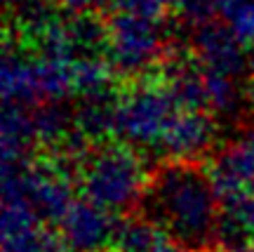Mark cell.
<instances>
[{
    "label": "cell",
    "instance_id": "13",
    "mask_svg": "<svg viewBox=\"0 0 254 252\" xmlns=\"http://www.w3.org/2000/svg\"><path fill=\"white\" fill-rule=\"evenodd\" d=\"M118 7L146 17L165 19L174 9V0H118Z\"/></svg>",
    "mask_w": 254,
    "mask_h": 252
},
{
    "label": "cell",
    "instance_id": "12",
    "mask_svg": "<svg viewBox=\"0 0 254 252\" xmlns=\"http://www.w3.org/2000/svg\"><path fill=\"white\" fill-rule=\"evenodd\" d=\"M224 21L250 47L254 64V0H233V5L228 7Z\"/></svg>",
    "mask_w": 254,
    "mask_h": 252
},
{
    "label": "cell",
    "instance_id": "2",
    "mask_svg": "<svg viewBox=\"0 0 254 252\" xmlns=\"http://www.w3.org/2000/svg\"><path fill=\"white\" fill-rule=\"evenodd\" d=\"M148 181L151 172L146 170L139 149L120 139L94 144L75 174L80 196L113 212L139 207Z\"/></svg>",
    "mask_w": 254,
    "mask_h": 252
},
{
    "label": "cell",
    "instance_id": "14",
    "mask_svg": "<svg viewBox=\"0 0 254 252\" xmlns=\"http://www.w3.org/2000/svg\"><path fill=\"white\" fill-rule=\"evenodd\" d=\"M59 7L75 14H104L111 7H118V0H57Z\"/></svg>",
    "mask_w": 254,
    "mask_h": 252
},
{
    "label": "cell",
    "instance_id": "18",
    "mask_svg": "<svg viewBox=\"0 0 254 252\" xmlns=\"http://www.w3.org/2000/svg\"><path fill=\"white\" fill-rule=\"evenodd\" d=\"M250 104H252V108H254V81H252V85H250Z\"/></svg>",
    "mask_w": 254,
    "mask_h": 252
},
{
    "label": "cell",
    "instance_id": "7",
    "mask_svg": "<svg viewBox=\"0 0 254 252\" xmlns=\"http://www.w3.org/2000/svg\"><path fill=\"white\" fill-rule=\"evenodd\" d=\"M217 139V116L202 108H177L155 151L163 161H202Z\"/></svg>",
    "mask_w": 254,
    "mask_h": 252
},
{
    "label": "cell",
    "instance_id": "6",
    "mask_svg": "<svg viewBox=\"0 0 254 252\" xmlns=\"http://www.w3.org/2000/svg\"><path fill=\"white\" fill-rule=\"evenodd\" d=\"M189 54L202 66L233 76V78H240L250 66V59H252L250 47L221 19L193 26Z\"/></svg>",
    "mask_w": 254,
    "mask_h": 252
},
{
    "label": "cell",
    "instance_id": "17",
    "mask_svg": "<svg viewBox=\"0 0 254 252\" xmlns=\"http://www.w3.org/2000/svg\"><path fill=\"white\" fill-rule=\"evenodd\" d=\"M238 252H254V241H252V243H247L245 248H240Z\"/></svg>",
    "mask_w": 254,
    "mask_h": 252
},
{
    "label": "cell",
    "instance_id": "5",
    "mask_svg": "<svg viewBox=\"0 0 254 252\" xmlns=\"http://www.w3.org/2000/svg\"><path fill=\"white\" fill-rule=\"evenodd\" d=\"M120 217L85 196L75 198L59 219V234L68 252H109L118 231Z\"/></svg>",
    "mask_w": 254,
    "mask_h": 252
},
{
    "label": "cell",
    "instance_id": "15",
    "mask_svg": "<svg viewBox=\"0 0 254 252\" xmlns=\"http://www.w3.org/2000/svg\"><path fill=\"white\" fill-rule=\"evenodd\" d=\"M238 142L243 144V149H245V151H247V156H250V161L254 163V125H250V127H247V130H245V135L240 137Z\"/></svg>",
    "mask_w": 254,
    "mask_h": 252
},
{
    "label": "cell",
    "instance_id": "8",
    "mask_svg": "<svg viewBox=\"0 0 254 252\" xmlns=\"http://www.w3.org/2000/svg\"><path fill=\"white\" fill-rule=\"evenodd\" d=\"M36 144V125H33V108L5 104L2 127H0V156L2 165H17L33 158Z\"/></svg>",
    "mask_w": 254,
    "mask_h": 252
},
{
    "label": "cell",
    "instance_id": "10",
    "mask_svg": "<svg viewBox=\"0 0 254 252\" xmlns=\"http://www.w3.org/2000/svg\"><path fill=\"white\" fill-rule=\"evenodd\" d=\"M2 252H68L59 229L47 222H36L17 231H0Z\"/></svg>",
    "mask_w": 254,
    "mask_h": 252
},
{
    "label": "cell",
    "instance_id": "4",
    "mask_svg": "<svg viewBox=\"0 0 254 252\" xmlns=\"http://www.w3.org/2000/svg\"><path fill=\"white\" fill-rule=\"evenodd\" d=\"M163 19L116 9L106 17V57L118 78L134 81L153 73L170 59V43L163 31Z\"/></svg>",
    "mask_w": 254,
    "mask_h": 252
},
{
    "label": "cell",
    "instance_id": "16",
    "mask_svg": "<svg viewBox=\"0 0 254 252\" xmlns=\"http://www.w3.org/2000/svg\"><path fill=\"white\" fill-rule=\"evenodd\" d=\"M2 2H5V7L7 9H14V12H17V9L26 7L28 2H33V0H2Z\"/></svg>",
    "mask_w": 254,
    "mask_h": 252
},
{
    "label": "cell",
    "instance_id": "11",
    "mask_svg": "<svg viewBox=\"0 0 254 252\" xmlns=\"http://www.w3.org/2000/svg\"><path fill=\"white\" fill-rule=\"evenodd\" d=\"M231 5L233 0H174L172 14H177L184 24L198 26L214 19H224Z\"/></svg>",
    "mask_w": 254,
    "mask_h": 252
},
{
    "label": "cell",
    "instance_id": "3",
    "mask_svg": "<svg viewBox=\"0 0 254 252\" xmlns=\"http://www.w3.org/2000/svg\"><path fill=\"white\" fill-rule=\"evenodd\" d=\"M177 108L179 104L160 69L134 81H125L113 106V139L127 142L139 151L158 149Z\"/></svg>",
    "mask_w": 254,
    "mask_h": 252
},
{
    "label": "cell",
    "instance_id": "9",
    "mask_svg": "<svg viewBox=\"0 0 254 252\" xmlns=\"http://www.w3.org/2000/svg\"><path fill=\"white\" fill-rule=\"evenodd\" d=\"M174 238L146 215L120 217L118 231L109 252H165Z\"/></svg>",
    "mask_w": 254,
    "mask_h": 252
},
{
    "label": "cell",
    "instance_id": "1",
    "mask_svg": "<svg viewBox=\"0 0 254 252\" xmlns=\"http://www.w3.org/2000/svg\"><path fill=\"white\" fill-rule=\"evenodd\" d=\"M139 210H146L141 215L160 224L177 243L190 250L205 252L217 245L221 205L207 163L163 161L151 172Z\"/></svg>",
    "mask_w": 254,
    "mask_h": 252
}]
</instances>
